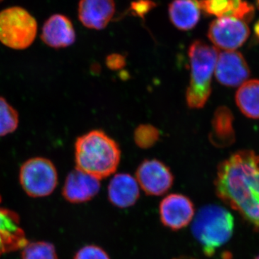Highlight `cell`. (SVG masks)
<instances>
[{"label":"cell","instance_id":"1","mask_svg":"<svg viewBox=\"0 0 259 259\" xmlns=\"http://www.w3.org/2000/svg\"><path fill=\"white\" fill-rule=\"evenodd\" d=\"M218 197L259 231V155L237 151L218 167Z\"/></svg>","mask_w":259,"mask_h":259},{"label":"cell","instance_id":"2","mask_svg":"<svg viewBox=\"0 0 259 259\" xmlns=\"http://www.w3.org/2000/svg\"><path fill=\"white\" fill-rule=\"evenodd\" d=\"M120 157L119 145L101 130H93L75 143L76 168L98 180L115 173Z\"/></svg>","mask_w":259,"mask_h":259},{"label":"cell","instance_id":"3","mask_svg":"<svg viewBox=\"0 0 259 259\" xmlns=\"http://www.w3.org/2000/svg\"><path fill=\"white\" fill-rule=\"evenodd\" d=\"M190 64V85L186 93V101L191 109L202 108L212 92V78L219 53L215 47L202 40L191 44L188 51Z\"/></svg>","mask_w":259,"mask_h":259},{"label":"cell","instance_id":"4","mask_svg":"<svg viewBox=\"0 0 259 259\" xmlns=\"http://www.w3.org/2000/svg\"><path fill=\"white\" fill-rule=\"evenodd\" d=\"M233 229V215L227 209L214 204L199 209L192 226V234L207 256L214 254L217 248L231 239Z\"/></svg>","mask_w":259,"mask_h":259},{"label":"cell","instance_id":"5","mask_svg":"<svg viewBox=\"0 0 259 259\" xmlns=\"http://www.w3.org/2000/svg\"><path fill=\"white\" fill-rule=\"evenodd\" d=\"M37 31L35 19L20 7L0 12V42L15 50H23L32 45Z\"/></svg>","mask_w":259,"mask_h":259},{"label":"cell","instance_id":"6","mask_svg":"<svg viewBox=\"0 0 259 259\" xmlns=\"http://www.w3.org/2000/svg\"><path fill=\"white\" fill-rule=\"evenodd\" d=\"M20 182L24 191L30 197H47L57 186L56 166L47 158H30L20 168Z\"/></svg>","mask_w":259,"mask_h":259},{"label":"cell","instance_id":"7","mask_svg":"<svg viewBox=\"0 0 259 259\" xmlns=\"http://www.w3.org/2000/svg\"><path fill=\"white\" fill-rule=\"evenodd\" d=\"M250 30L246 22L233 17H222L209 25L208 37L218 49L226 51L236 50L246 41Z\"/></svg>","mask_w":259,"mask_h":259},{"label":"cell","instance_id":"8","mask_svg":"<svg viewBox=\"0 0 259 259\" xmlns=\"http://www.w3.org/2000/svg\"><path fill=\"white\" fill-rule=\"evenodd\" d=\"M136 180L150 196H161L173 186L175 177L164 163L158 159L144 160L136 172Z\"/></svg>","mask_w":259,"mask_h":259},{"label":"cell","instance_id":"9","mask_svg":"<svg viewBox=\"0 0 259 259\" xmlns=\"http://www.w3.org/2000/svg\"><path fill=\"white\" fill-rule=\"evenodd\" d=\"M193 202L182 194H170L162 199L159 204V215L163 226L177 231L192 222L194 216Z\"/></svg>","mask_w":259,"mask_h":259},{"label":"cell","instance_id":"10","mask_svg":"<svg viewBox=\"0 0 259 259\" xmlns=\"http://www.w3.org/2000/svg\"><path fill=\"white\" fill-rule=\"evenodd\" d=\"M214 74L221 84L236 88L248 79L250 71L246 61L238 51H225L218 56Z\"/></svg>","mask_w":259,"mask_h":259},{"label":"cell","instance_id":"11","mask_svg":"<svg viewBox=\"0 0 259 259\" xmlns=\"http://www.w3.org/2000/svg\"><path fill=\"white\" fill-rule=\"evenodd\" d=\"M100 180L76 168L66 177L63 197L74 204L84 203L92 200L100 190Z\"/></svg>","mask_w":259,"mask_h":259},{"label":"cell","instance_id":"12","mask_svg":"<svg viewBox=\"0 0 259 259\" xmlns=\"http://www.w3.org/2000/svg\"><path fill=\"white\" fill-rule=\"evenodd\" d=\"M28 244L18 214L9 209L0 208V256L24 248Z\"/></svg>","mask_w":259,"mask_h":259},{"label":"cell","instance_id":"13","mask_svg":"<svg viewBox=\"0 0 259 259\" xmlns=\"http://www.w3.org/2000/svg\"><path fill=\"white\" fill-rule=\"evenodd\" d=\"M79 19L87 28L102 30L106 28L115 13L114 0H80Z\"/></svg>","mask_w":259,"mask_h":259},{"label":"cell","instance_id":"14","mask_svg":"<svg viewBox=\"0 0 259 259\" xmlns=\"http://www.w3.org/2000/svg\"><path fill=\"white\" fill-rule=\"evenodd\" d=\"M41 39L49 47L61 49L72 45L76 40V33L72 23L67 17L52 15L42 27Z\"/></svg>","mask_w":259,"mask_h":259},{"label":"cell","instance_id":"15","mask_svg":"<svg viewBox=\"0 0 259 259\" xmlns=\"http://www.w3.org/2000/svg\"><path fill=\"white\" fill-rule=\"evenodd\" d=\"M107 195L110 203L118 208L132 207L140 197L139 183L128 174H117L109 184Z\"/></svg>","mask_w":259,"mask_h":259},{"label":"cell","instance_id":"16","mask_svg":"<svg viewBox=\"0 0 259 259\" xmlns=\"http://www.w3.org/2000/svg\"><path fill=\"white\" fill-rule=\"evenodd\" d=\"M199 3L206 14L217 18L233 17L248 23L254 15V7L246 0H200Z\"/></svg>","mask_w":259,"mask_h":259},{"label":"cell","instance_id":"17","mask_svg":"<svg viewBox=\"0 0 259 259\" xmlns=\"http://www.w3.org/2000/svg\"><path fill=\"white\" fill-rule=\"evenodd\" d=\"M199 0H173L168 7V15L173 25L181 30L193 29L200 19Z\"/></svg>","mask_w":259,"mask_h":259},{"label":"cell","instance_id":"18","mask_svg":"<svg viewBox=\"0 0 259 259\" xmlns=\"http://www.w3.org/2000/svg\"><path fill=\"white\" fill-rule=\"evenodd\" d=\"M233 113L227 107H220L214 112L212 121V131L209 140L214 146L224 148L231 146L236 141L233 129Z\"/></svg>","mask_w":259,"mask_h":259},{"label":"cell","instance_id":"19","mask_svg":"<svg viewBox=\"0 0 259 259\" xmlns=\"http://www.w3.org/2000/svg\"><path fill=\"white\" fill-rule=\"evenodd\" d=\"M236 102L243 115L259 119V80H249L241 84L236 93Z\"/></svg>","mask_w":259,"mask_h":259},{"label":"cell","instance_id":"20","mask_svg":"<svg viewBox=\"0 0 259 259\" xmlns=\"http://www.w3.org/2000/svg\"><path fill=\"white\" fill-rule=\"evenodd\" d=\"M18 124V112L5 99L0 97V137L15 132Z\"/></svg>","mask_w":259,"mask_h":259},{"label":"cell","instance_id":"21","mask_svg":"<svg viewBox=\"0 0 259 259\" xmlns=\"http://www.w3.org/2000/svg\"><path fill=\"white\" fill-rule=\"evenodd\" d=\"M160 139L157 127L151 124H142L136 127L134 134L135 143L142 149H148L156 145Z\"/></svg>","mask_w":259,"mask_h":259},{"label":"cell","instance_id":"22","mask_svg":"<svg viewBox=\"0 0 259 259\" xmlns=\"http://www.w3.org/2000/svg\"><path fill=\"white\" fill-rule=\"evenodd\" d=\"M23 259H59L54 245L47 242L28 243L23 248Z\"/></svg>","mask_w":259,"mask_h":259},{"label":"cell","instance_id":"23","mask_svg":"<svg viewBox=\"0 0 259 259\" xmlns=\"http://www.w3.org/2000/svg\"><path fill=\"white\" fill-rule=\"evenodd\" d=\"M74 259H110L106 251L96 245H88L80 248Z\"/></svg>","mask_w":259,"mask_h":259},{"label":"cell","instance_id":"24","mask_svg":"<svg viewBox=\"0 0 259 259\" xmlns=\"http://www.w3.org/2000/svg\"><path fill=\"white\" fill-rule=\"evenodd\" d=\"M155 4L151 0H138L132 3L131 10L133 13L141 18H144L150 10L154 8Z\"/></svg>","mask_w":259,"mask_h":259},{"label":"cell","instance_id":"25","mask_svg":"<svg viewBox=\"0 0 259 259\" xmlns=\"http://www.w3.org/2000/svg\"><path fill=\"white\" fill-rule=\"evenodd\" d=\"M106 64L110 69L120 70L125 66V58L120 54H111L107 58Z\"/></svg>","mask_w":259,"mask_h":259},{"label":"cell","instance_id":"26","mask_svg":"<svg viewBox=\"0 0 259 259\" xmlns=\"http://www.w3.org/2000/svg\"><path fill=\"white\" fill-rule=\"evenodd\" d=\"M254 32L255 36H256L257 38H258V40H259V20L255 25Z\"/></svg>","mask_w":259,"mask_h":259},{"label":"cell","instance_id":"27","mask_svg":"<svg viewBox=\"0 0 259 259\" xmlns=\"http://www.w3.org/2000/svg\"><path fill=\"white\" fill-rule=\"evenodd\" d=\"M173 259H197L193 258V257L187 256V255H180V256L177 257Z\"/></svg>","mask_w":259,"mask_h":259},{"label":"cell","instance_id":"28","mask_svg":"<svg viewBox=\"0 0 259 259\" xmlns=\"http://www.w3.org/2000/svg\"><path fill=\"white\" fill-rule=\"evenodd\" d=\"M255 3H256L257 6H258L259 9V0H255Z\"/></svg>","mask_w":259,"mask_h":259},{"label":"cell","instance_id":"29","mask_svg":"<svg viewBox=\"0 0 259 259\" xmlns=\"http://www.w3.org/2000/svg\"><path fill=\"white\" fill-rule=\"evenodd\" d=\"M255 259H259V255H258V256H257L256 258H255Z\"/></svg>","mask_w":259,"mask_h":259},{"label":"cell","instance_id":"30","mask_svg":"<svg viewBox=\"0 0 259 259\" xmlns=\"http://www.w3.org/2000/svg\"><path fill=\"white\" fill-rule=\"evenodd\" d=\"M3 1V0H0V2Z\"/></svg>","mask_w":259,"mask_h":259},{"label":"cell","instance_id":"31","mask_svg":"<svg viewBox=\"0 0 259 259\" xmlns=\"http://www.w3.org/2000/svg\"><path fill=\"white\" fill-rule=\"evenodd\" d=\"M0 200H1V199H0Z\"/></svg>","mask_w":259,"mask_h":259}]
</instances>
